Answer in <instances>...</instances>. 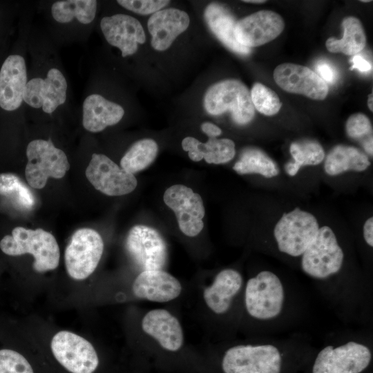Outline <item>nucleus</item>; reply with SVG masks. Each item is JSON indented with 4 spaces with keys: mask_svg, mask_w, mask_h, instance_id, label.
<instances>
[{
    "mask_svg": "<svg viewBox=\"0 0 373 373\" xmlns=\"http://www.w3.org/2000/svg\"><path fill=\"white\" fill-rule=\"evenodd\" d=\"M243 307L260 336H273L298 315L291 288L276 272L264 269L250 277L243 288Z\"/></svg>",
    "mask_w": 373,
    "mask_h": 373,
    "instance_id": "f257e3e1",
    "label": "nucleus"
},
{
    "mask_svg": "<svg viewBox=\"0 0 373 373\" xmlns=\"http://www.w3.org/2000/svg\"><path fill=\"white\" fill-rule=\"evenodd\" d=\"M309 343L298 334L285 338L260 336L227 348L222 370L224 373H283L291 356L310 353Z\"/></svg>",
    "mask_w": 373,
    "mask_h": 373,
    "instance_id": "f03ea898",
    "label": "nucleus"
},
{
    "mask_svg": "<svg viewBox=\"0 0 373 373\" xmlns=\"http://www.w3.org/2000/svg\"><path fill=\"white\" fill-rule=\"evenodd\" d=\"M370 332H347L329 339L314 356L311 373H363L372 361Z\"/></svg>",
    "mask_w": 373,
    "mask_h": 373,
    "instance_id": "7ed1b4c3",
    "label": "nucleus"
},
{
    "mask_svg": "<svg viewBox=\"0 0 373 373\" xmlns=\"http://www.w3.org/2000/svg\"><path fill=\"white\" fill-rule=\"evenodd\" d=\"M0 249L8 256L32 254L34 269L39 273L53 270L59 265L60 252L57 242L50 233L42 229L17 227L12 235L5 236Z\"/></svg>",
    "mask_w": 373,
    "mask_h": 373,
    "instance_id": "20e7f679",
    "label": "nucleus"
},
{
    "mask_svg": "<svg viewBox=\"0 0 373 373\" xmlns=\"http://www.w3.org/2000/svg\"><path fill=\"white\" fill-rule=\"evenodd\" d=\"M320 227L311 213L297 207L284 213L274 228L277 251L287 258H300L315 240Z\"/></svg>",
    "mask_w": 373,
    "mask_h": 373,
    "instance_id": "39448f33",
    "label": "nucleus"
},
{
    "mask_svg": "<svg viewBox=\"0 0 373 373\" xmlns=\"http://www.w3.org/2000/svg\"><path fill=\"white\" fill-rule=\"evenodd\" d=\"M204 106L212 115L230 111L233 120L239 125L249 123L255 115L250 91L238 79H226L210 86L204 97Z\"/></svg>",
    "mask_w": 373,
    "mask_h": 373,
    "instance_id": "423d86ee",
    "label": "nucleus"
},
{
    "mask_svg": "<svg viewBox=\"0 0 373 373\" xmlns=\"http://www.w3.org/2000/svg\"><path fill=\"white\" fill-rule=\"evenodd\" d=\"M26 155L25 175L29 185L35 189L44 188L49 178H63L70 168L65 153L50 140L31 141Z\"/></svg>",
    "mask_w": 373,
    "mask_h": 373,
    "instance_id": "0eeeda50",
    "label": "nucleus"
},
{
    "mask_svg": "<svg viewBox=\"0 0 373 373\" xmlns=\"http://www.w3.org/2000/svg\"><path fill=\"white\" fill-rule=\"evenodd\" d=\"M103 251V240L98 232L90 228L77 230L65 250L68 275L75 280L88 278L97 267Z\"/></svg>",
    "mask_w": 373,
    "mask_h": 373,
    "instance_id": "6e6552de",
    "label": "nucleus"
},
{
    "mask_svg": "<svg viewBox=\"0 0 373 373\" xmlns=\"http://www.w3.org/2000/svg\"><path fill=\"white\" fill-rule=\"evenodd\" d=\"M50 347L56 360L71 373H93L99 365L97 352L84 338L60 331L52 338Z\"/></svg>",
    "mask_w": 373,
    "mask_h": 373,
    "instance_id": "1a4fd4ad",
    "label": "nucleus"
},
{
    "mask_svg": "<svg viewBox=\"0 0 373 373\" xmlns=\"http://www.w3.org/2000/svg\"><path fill=\"white\" fill-rule=\"evenodd\" d=\"M126 248L133 262L143 271L162 270L167 261V247L160 233L142 224L133 227L126 237Z\"/></svg>",
    "mask_w": 373,
    "mask_h": 373,
    "instance_id": "9d476101",
    "label": "nucleus"
},
{
    "mask_svg": "<svg viewBox=\"0 0 373 373\" xmlns=\"http://www.w3.org/2000/svg\"><path fill=\"white\" fill-rule=\"evenodd\" d=\"M166 205L173 211L180 231L187 236L198 235L204 227L205 214L201 196L183 184L169 187L164 193Z\"/></svg>",
    "mask_w": 373,
    "mask_h": 373,
    "instance_id": "9b49d317",
    "label": "nucleus"
},
{
    "mask_svg": "<svg viewBox=\"0 0 373 373\" xmlns=\"http://www.w3.org/2000/svg\"><path fill=\"white\" fill-rule=\"evenodd\" d=\"M85 173L88 181L97 190L110 196L128 194L137 184L133 174L124 170L103 154L92 155Z\"/></svg>",
    "mask_w": 373,
    "mask_h": 373,
    "instance_id": "f8f14e48",
    "label": "nucleus"
},
{
    "mask_svg": "<svg viewBox=\"0 0 373 373\" xmlns=\"http://www.w3.org/2000/svg\"><path fill=\"white\" fill-rule=\"evenodd\" d=\"M275 82L284 90L300 94L316 100H323L328 86L320 76L309 68L292 64L278 65L274 71Z\"/></svg>",
    "mask_w": 373,
    "mask_h": 373,
    "instance_id": "ddd939ff",
    "label": "nucleus"
},
{
    "mask_svg": "<svg viewBox=\"0 0 373 373\" xmlns=\"http://www.w3.org/2000/svg\"><path fill=\"white\" fill-rule=\"evenodd\" d=\"M284 28L280 15L271 10H260L236 22L235 37L240 44L250 48L274 40Z\"/></svg>",
    "mask_w": 373,
    "mask_h": 373,
    "instance_id": "4468645a",
    "label": "nucleus"
},
{
    "mask_svg": "<svg viewBox=\"0 0 373 373\" xmlns=\"http://www.w3.org/2000/svg\"><path fill=\"white\" fill-rule=\"evenodd\" d=\"M67 82L58 69L52 68L46 78H33L26 84L23 100L29 106L52 113L66 99Z\"/></svg>",
    "mask_w": 373,
    "mask_h": 373,
    "instance_id": "2eb2a0df",
    "label": "nucleus"
},
{
    "mask_svg": "<svg viewBox=\"0 0 373 373\" xmlns=\"http://www.w3.org/2000/svg\"><path fill=\"white\" fill-rule=\"evenodd\" d=\"M100 27L108 43L118 48L122 57L133 55L146 41L140 22L130 15L116 14L102 19Z\"/></svg>",
    "mask_w": 373,
    "mask_h": 373,
    "instance_id": "dca6fc26",
    "label": "nucleus"
},
{
    "mask_svg": "<svg viewBox=\"0 0 373 373\" xmlns=\"http://www.w3.org/2000/svg\"><path fill=\"white\" fill-rule=\"evenodd\" d=\"M243 288L240 272L235 269H224L216 274L211 285L204 288V300L213 313L226 315L231 311Z\"/></svg>",
    "mask_w": 373,
    "mask_h": 373,
    "instance_id": "f3484780",
    "label": "nucleus"
},
{
    "mask_svg": "<svg viewBox=\"0 0 373 373\" xmlns=\"http://www.w3.org/2000/svg\"><path fill=\"white\" fill-rule=\"evenodd\" d=\"M188 14L176 8L160 10L148 20L147 27L151 35V46L159 51L168 49L179 35L189 26Z\"/></svg>",
    "mask_w": 373,
    "mask_h": 373,
    "instance_id": "a211bd4d",
    "label": "nucleus"
},
{
    "mask_svg": "<svg viewBox=\"0 0 373 373\" xmlns=\"http://www.w3.org/2000/svg\"><path fill=\"white\" fill-rule=\"evenodd\" d=\"M27 84L24 59L18 55L8 57L0 70V106L8 111L18 108Z\"/></svg>",
    "mask_w": 373,
    "mask_h": 373,
    "instance_id": "6ab92c4d",
    "label": "nucleus"
},
{
    "mask_svg": "<svg viewBox=\"0 0 373 373\" xmlns=\"http://www.w3.org/2000/svg\"><path fill=\"white\" fill-rule=\"evenodd\" d=\"M182 286L177 278L163 270L142 271L133 284V291L140 298L164 303L176 298Z\"/></svg>",
    "mask_w": 373,
    "mask_h": 373,
    "instance_id": "aec40b11",
    "label": "nucleus"
},
{
    "mask_svg": "<svg viewBox=\"0 0 373 373\" xmlns=\"http://www.w3.org/2000/svg\"><path fill=\"white\" fill-rule=\"evenodd\" d=\"M142 327L169 351L175 352L183 344L182 329L178 320L163 309L149 311L143 318Z\"/></svg>",
    "mask_w": 373,
    "mask_h": 373,
    "instance_id": "412c9836",
    "label": "nucleus"
},
{
    "mask_svg": "<svg viewBox=\"0 0 373 373\" xmlns=\"http://www.w3.org/2000/svg\"><path fill=\"white\" fill-rule=\"evenodd\" d=\"M124 115V110L120 105L97 94L88 96L83 104V126L92 133L116 124Z\"/></svg>",
    "mask_w": 373,
    "mask_h": 373,
    "instance_id": "4be33fe9",
    "label": "nucleus"
},
{
    "mask_svg": "<svg viewBox=\"0 0 373 373\" xmlns=\"http://www.w3.org/2000/svg\"><path fill=\"white\" fill-rule=\"evenodd\" d=\"M182 147L188 152L191 160L199 162L204 159L208 164L227 163L236 154L233 141L227 138H209L207 142L202 143L193 137L188 136L182 140Z\"/></svg>",
    "mask_w": 373,
    "mask_h": 373,
    "instance_id": "5701e85b",
    "label": "nucleus"
},
{
    "mask_svg": "<svg viewBox=\"0 0 373 373\" xmlns=\"http://www.w3.org/2000/svg\"><path fill=\"white\" fill-rule=\"evenodd\" d=\"M204 17L212 32L229 49L242 55L250 53V48L237 41L235 37L237 21L226 8L216 3H211L205 8Z\"/></svg>",
    "mask_w": 373,
    "mask_h": 373,
    "instance_id": "b1692460",
    "label": "nucleus"
},
{
    "mask_svg": "<svg viewBox=\"0 0 373 373\" xmlns=\"http://www.w3.org/2000/svg\"><path fill=\"white\" fill-rule=\"evenodd\" d=\"M370 165L366 154L358 149L347 145H337L327 154L324 170L329 175H336L347 171L362 172Z\"/></svg>",
    "mask_w": 373,
    "mask_h": 373,
    "instance_id": "393cba45",
    "label": "nucleus"
},
{
    "mask_svg": "<svg viewBox=\"0 0 373 373\" xmlns=\"http://www.w3.org/2000/svg\"><path fill=\"white\" fill-rule=\"evenodd\" d=\"M343 36L341 39L329 37L325 42L331 52H341L354 55L361 52L366 45V36L361 21L354 17H347L342 21Z\"/></svg>",
    "mask_w": 373,
    "mask_h": 373,
    "instance_id": "a878e982",
    "label": "nucleus"
},
{
    "mask_svg": "<svg viewBox=\"0 0 373 373\" xmlns=\"http://www.w3.org/2000/svg\"><path fill=\"white\" fill-rule=\"evenodd\" d=\"M233 169L240 175L256 173L267 178H274L279 173L276 163L266 153L256 148L245 149Z\"/></svg>",
    "mask_w": 373,
    "mask_h": 373,
    "instance_id": "bb28decb",
    "label": "nucleus"
},
{
    "mask_svg": "<svg viewBox=\"0 0 373 373\" xmlns=\"http://www.w3.org/2000/svg\"><path fill=\"white\" fill-rule=\"evenodd\" d=\"M95 0H67L54 3L51 8L53 18L59 23H68L76 18L80 23H91L96 14Z\"/></svg>",
    "mask_w": 373,
    "mask_h": 373,
    "instance_id": "cd10ccee",
    "label": "nucleus"
},
{
    "mask_svg": "<svg viewBox=\"0 0 373 373\" xmlns=\"http://www.w3.org/2000/svg\"><path fill=\"white\" fill-rule=\"evenodd\" d=\"M157 152L158 146L155 140L149 138L138 140L122 157L121 168L132 174L142 171L155 160Z\"/></svg>",
    "mask_w": 373,
    "mask_h": 373,
    "instance_id": "c85d7f7f",
    "label": "nucleus"
},
{
    "mask_svg": "<svg viewBox=\"0 0 373 373\" xmlns=\"http://www.w3.org/2000/svg\"><path fill=\"white\" fill-rule=\"evenodd\" d=\"M289 151L293 162L285 165V171L290 176L296 175L302 166L321 164L325 157L322 146L314 141L293 142Z\"/></svg>",
    "mask_w": 373,
    "mask_h": 373,
    "instance_id": "c756f323",
    "label": "nucleus"
},
{
    "mask_svg": "<svg viewBox=\"0 0 373 373\" xmlns=\"http://www.w3.org/2000/svg\"><path fill=\"white\" fill-rule=\"evenodd\" d=\"M0 195L24 209H30L35 204L32 191L21 178L10 173L0 174Z\"/></svg>",
    "mask_w": 373,
    "mask_h": 373,
    "instance_id": "7c9ffc66",
    "label": "nucleus"
},
{
    "mask_svg": "<svg viewBox=\"0 0 373 373\" xmlns=\"http://www.w3.org/2000/svg\"><path fill=\"white\" fill-rule=\"evenodd\" d=\"M250 94L254 108L260 113L271 116L280 111L282 103L278 95L269 87L255 83Z\"/></svg>",
    "mask_w": 373,
    "mask_h": 373,
    "instance_id": "2f4dec72",
    "label": "nucleus"
},
{
    "mask_svg": "<svg viewBox=\"0 0 373 373\" xmlns=\"http://www.w3.org/2000/svg\"><path fill=\"white\" fill-rule=\"evenodd\" d=\"M0 373H34V371L20 353L3 349L0 350Z\"/></svg>",
    "mask_w": 373,
    "mask_h": 373,
    "instance_id": "473e14b6",
    "label": "nucleus"
},
{
    "mask_svg": "<svg viewBox=\"0 0 373 373\" xmlns=\"http://www.w3.org/2000/svg\"><path fill=\"white\" fill-rule=\"evenodd\" d=\"M345 128L347 135L352 139H361L367 135H372L370 120L361 113L350 116L346 122Z\"/></svg>",
    "mask_w": 373,
    "mask_h": 373,
    "instance_id": "72a5a7b5",
    "label": "nucleus"
},
{
    "mask_svg": "<svg viewBox=\"0 0 373 373\" xmlns=\"http://www.w3.org/2000/svg\"><path fill=\"white\" fill-rule=\"evenodd\" d=\"M120 6L139 15H149L161 10L170 2L166 0H119Z\"/></svg>",
    "mask_w": 373,
    "mask_h": 373,
    "instance_id": "f704fd0d",
    "label": "nucleus"
},
{
    "mask_svg": "<svg viewBox=\"0 0 373 373\" xmlns=\"http://www.w3.org/2000/svg\"><path fill=\"white\" fill-rule=\"evenodd\" d=\"M316 70L321 75V78L325 82L332 83L334 81V70L329 64L319 62L316 66Z\"/></svg>",
    "mask_w": 373,
    "mask_h": 373,
    "instance_id": "c9c22d12",
    "label": "nucleus"
},
{
    "mask_svg": "<svg viewBox=\"0 0 373 373\" xmlns=\"http://www.w3.org/2000/svg\"><path fill=\"white\" fill-rule=\"evenodd\" d=\"M352 66L350 70L358 69L361 72H367L372 70L371 64L359 55H355L351 59Z\"/></svg>",
    "mask_w": 373,
    "mask_h": 373,
    "instance_id": "e433bc0d",
    "label": "nucleus"
},
{
    "mask_svg": "<svg viewBox=\"0 0 373 373\" xmlns=\"http://www.w3.org/2000/svg\"><path fill=\"white\" fill-rule=\"evenodd\" d=\"M363 236L365 242L370 247H373V218H369L364 223Z\"/></svg>",
    "mask_w": 373,
    "mask_h": 373,
    "instance_id": "4c0bfd02",
    "label": "nucleus"
},
{
    "mask_svg": "<svg viewBox=\"0 0 373 373\" xmlns=\"http://www.w3.org/2000/svg\"><path fill=\"white\" fill-rule=\"evenodd\" d=\"M201 129L209 138L216 137L221 135L222 130L216 124L211 122H204L201 125Z\"/></svg>",
    "mask_w": 373,
    "mask_h": 373,
    "instance_id": "58836bf2",
    "label": "nucleus"
},
{
    "mask_svg": "<svg viewBox=\"0 0 373 373\" xmlns=\"http://www.w3.org/2000/svg\"><path fill=\"white\" fill-rule=\"evenodd\" d=\"M372 143H373V141H372V137H370L367 139H366L363 142V144L365 151L369 155H371L372 156V154H373V153H372V149H373Z\"/></svg>",
    "mask_w": 373,
    "mask_h": 373,
    "instance_id": "ea45409f",
    "label": "nucleus"
},
{
    "mask_svg": "<svg viewBox=\"0 0 373 373\" xmlns=\"http://www.w3.org/2000/svg\"><path fill=\"white\" fill-rule=\"evenodd\" d=\"M372 99H373V95H372V93H371L368 95V99H367V106H368L369 109H370L372 112L373 111V103H372Z\"/></svg>",
    "mask_w": 373,
    "mask_h": 373,
    "instance_id": "a19ab883",
    "label": "nucleus"
},
{
    "mask_svg": "<svg viewBox=\"0 0 373 373\" xmlns=\"http://www.w3.org/2000/svg\"><path fill=\"white\" fill-rule=\"evenodd\" d=\"M242 1L246 2V3H262L266 2V1H264V0H245Z\"/></svg>",
    "mask_w": 373,
    "mask_h": 373,
    "instance_id": "79ce46f5",
    "label": "nucleus"
},
{
    "mask_svg": "<svg viewBox=\"0 0 373 373\" xmlns=\"http://www.w3.org/2000/svg\"><path fill=\"white\" fill-rule=\"evenodd\" d=\"M361 2H370L371 1L370 0H363V1H361Z\"/></svg>",
    "mask_w": 373,
    "mask_h": 373,
    "instance_id": "37998d69",
    "label": "nucleus"
}]
</instances>
